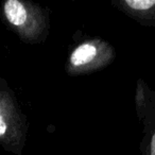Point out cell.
Segmentation results:
<instances>
[{"instance_id":"4","label":"cell","mask_w":155,"mask_h":155,"mask_svg":"<svg viewBox=\"0 0 155 155\" xmlns=\"http://www.w3.org/2000/svg\"><path fill=\"white\" fill-rule=\"evenodd\" d=\"M112 5L146 27H155V0H114Z\"/></svg>"},{"instance_id":"1","label":"cell","mask_w":155,"mask_h":155,"mask_svg":"<svg viewBox=\"0 0 155 155\" xmlns=\"http://www.w3.org/2000/svg\"><path fill=\"white\" fill-rule=\"evenodd\" d=\"M0 18L25 44H43L49 34V11L27 0H5L0 5Z\"/></svg>"},{"instance_id":"5","label":"cell","mask_w":155,"mask_h":155,"mask_svg":"<svg viewBox=\"0 0 155 155\" xmlns=\"http://www.w3.org/2000/svg\"><path fill=\"white\" fill-rule=\"evenodd\" d=\"M147 155H155V131L149 137V144L147 148Z\"/></svg>"},{"instance_id":"3","label":"cell","mask_w":155,"mask_h":155,"mask_svg":"<svg viewBox=\"0 0 155 155\" xmlns=\"http://www.w3.org/2000/svg\"><path fill=\"white\" fill-rule=\"evenodd\" d=\"M115 48L101 38H89L73 48L67 58L65 70L71 77L84 75L104 69L114 62Z\"/></svg>"},{"instance_id":"2","label":"cell","mask_w":155,"mask_h":155,"mask_svg":"<svg viewBox=\"0 0 155 155\" xmlns=\"http://www.w3.org/2000/svg\"><path fill=\"white\" fill-rule=\"evenodd\" d=\"M28 136V119L15 93L0 78V147L8 153L21 155Z\"/></svg>"}]
</instances>
